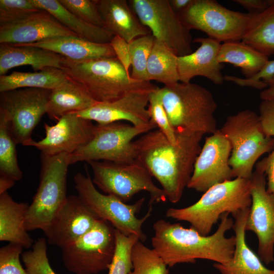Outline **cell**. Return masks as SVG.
Masks as SVG:
<instances>
[{"label": "cell", "mask_w": 274, "mask_h": 274, "mask_svg": "<svg viewBox=\"0 0 274 274\" xmlns=\"http://www.w3.org/2000/svg\"><path fill=\"white\" fill-rule=\"evenodd\" d=\"M175 132V145L158 129L143 134L132 142L135 161L159 182L173 203L180 201L187 187L204 135L186 130Z\"/></svg>", "instance_id": "6da1fadb"}, {"label": "cell", "mask_w": 274, "mask_h": 274, "mask_svg": "<svg viewBox=\"0 0 274 274\" xmlns=\"http://www.w3.org/2000/svg\"><path fill=\"white\" fill-rule=\"evenodd\" d=\"M225 213L220 217L217 230L210 235H202L193 228H184L180 223H171L161 219L153 225V249L170 267L183 263H194L196 259L225 263L232 258L235 236H225L232 228L234 221Z\"/></svg>", "instance_id": "7a4b0ae2"}, {"label": "cell", "mask_w": 274, "mask_h": 274, "mask_svg": "<svg viewBox=\"0 0 274 274\" xmlns=\"http://www.w3.org/2000/svg\"><path fill=\"white\" fill-rule=\"evenodd\" d=\"M60 70L97 102L111 101L129 92H151L158 88L151 82L133 79L117 57L74 61L64 57Z\"/></svg>", "instance_id": "3957f363"}, {"label": "cell", "mask_w": 274, "mask_h": 274, "mask_svg": "<svg viewBox=\"0 0 274 274\" xmlns=\"http://www.w3.org/2000/svg\"><path fill=\"white\" fill-rule=\"evenodd\" d=\"M251 203L250 179L236 178L213 186L190 206L169 208L165 216L188 222L191 227L207 236L223 214L232 215L250 208Z\"/></svg>", "instance_id": "277c9868"}, {"label": "cell", "mask_w": 274, "mask_h": 274, "mask_svg": "<svg viewBox=\"0 0 274 274\" xmlns=\"http://www.w3.org/2000/svg\"><path fill=\"white\" fill-rule=\"evenodd\" d=\"M175 131L213 134L217 130V104L212 93L199 85L178 82L159 89Z\"/></svg>", "instance_id": "5b68a950"}, {"label": "cell", "mask_w": 274, "mask_h": 274, "mask_svg": "<svg viewBox=\"0 0 274 274\" xmlns=\"http://www.w3.org/2000/svg\"><path fill=\"white\" fill-rule=\"evenodd\" d=\"M219 130L231 145L233 178L250 180L259 158L272 150L274 138L264 133L259 115L250 110L228 116Z\"/></svg>", "instance_id": "8992f818"}, {"label": "cell", "mask_w": 274, "mask_h": 274, "mask_svg": "<svg viewBox=\"0 0 274 274\" xmlns=\"http://www.w3.org/2000/svg\"><path fill=\"white\" fill-rule=\"evenodd\" d=\"M68 154L41 153L40 182L25 219L27 231H43L65 202L67 196Z\"/></svg>", "instance_id": "52a82bcc"}, {"label": "cell", "mask_w": 274, "mask_h": 274, "mask_svg": "<svg viewBox=\"0 0 274 274\" xmlns=\"http://www.w3.org/2000/svg\"><path fill=\"white\" fill-rule=\"evenodd\" d=\"M85 171L86 175L77 173L74 176L75 188L83 201L100 219L110 222L124 235H136L141 242H145L147 237L142 226L151 216L152 205L149 204L143 217L137 218L136 215L142 208L144 197L128 204L113 195L101 193L96 189L87 167Z\"/></svg>", "instance_id": "ba28073f"}, {"label": "cell", "mask_w": 274, "mask_h": 274, "mask_svg": "<svg viewBox=\"0 0 274 274\" xmlns=\"http://www.w3.org/2000/svg\"><path fill=\"white\" fill-rule=\"evenodd\" d=\"M87 162L92 168L94 185L125 203L142 191L149 193V204L166 200L162 189L155 185L149 172L136 161L130 163L96 160Z\"/></svg>", "instance_id": "9c48e42d"}, {"label": "cell", "mask_w": 274, "mask_h": 274, "mask_svg": "<svg viewBox=\"0 0 274 274\" xmlns=\"http://www.w3.org/2000/svg\"><path fill=\"white\" fill-rule=\"evenodd\" d=\"M157 128L153 123L135 126L121 122L96 125L93 138L76 152L68 155L69 164L91 160L130 163L135 161L133 140Z\"/></svg>", "instance_id": "30bf717a"}, {"label": "cell", "mask_w": 274, "mask_h": 274, "mask_svg": "<svg viewBox=\"0 0 274 274\" xmlns=\"http://www.w3.org/2000/svg\"><path fill=\"white\" fill-rule=\"evenodd\" d=\"M63 265L74 274H97L109 269L116 249L115 228L99 219L88 232L62 247Z\"/></svg>", "instance_id": "8fae6325"}, {"label": "cell", "mask_w": 274, "mask_h": 274, "mask_svg": "<svg viewBox=\"0 0 274 274\" xmlns=\"http://www.w3.org/2000/svg\"><path fill=\"white\" fill-rule=\"evenodd\" d=\"M178 15L190 30H200L223 43L242 41L252 16L228 9L214 0H193Z\"/></svg>", "instance_id": "7c38bea8"}, {"label": "cell", "mask_w": 274, "mask_h": 274, "mask_svg": "<svg viewBox=\"0 0 274 274\" xmlns=\"http://www.w3.org/2000/svg\"><path fill=\"white\" fill-rule=\"evenodd\" d=\"M51 90L23 88L0 92V115L16 144L32 146L33 130L46 113Z\"/></svg>", "instance_id": "4fadbf2b"}, {"label": "cell", "mask_w": 274, "mask_h": 274, "mask_svg": "<svg viewBox=\"0 0 274 274\" xmlns=\"http://www.w3.org/2000/svg\"><path fill=\"white\" fill-rule=\"evenodd\" d=\"M130 6L155 39L178 56L192 52L190 30L181 22L169 0H130Z\"/></svg>", "instance_id": "5bb4252c"}, {"label": "cell", "mask_w": 274, "mask_h": 274, "mask_svg": "<svg viewBox=\"0 0 274 274\" xmlns=\"http://www.w3.org/2000/svg\"><path fill=\"white\" fill-rule=\"evenodd\" d=\"M251 181L252 203L245 230L258 238V254L269 264L274 260V194L267 190L265 172L261 161L255 165Z\"/></svg>", "instance_id": "9a60e30c"}, {"label": "cell", "mask_w": 274, "mask_h": 274, "mask_svg": "<svg viewBox=\"0 0 274 274\" xmlns=\"http://www.w3.org/2000/svg\"><path fill=\"white\" fill-rule=\"evenodd\" d=\"M231 145L219 129L205 139L187 187L204 192L213 186L233 178L229 163Z\"/></svg>", "instance_id": "2e32d148"}, {"label": "cell", "mask_w": 274, "mask_h": 274, "mask_svg": "<svg viewBox=\"0 0 274 274\" xmlns=\"http://www.w3.org/2000/svg\"><path fill=\"white\" fill-rule=\"evenodd\" d=\"M44 127L45 137L35 141L32 146L42 154L55 155L72 154L87 144L94 136L96 125L76 113H70L63 116L54 125L44 123Z\"/></svg>", "instance_id": "e0dca14e"}, {"label": "cell", "mask_w": 274, "mask_h": 274, "mask_svg": "<svg viewBox=\"0 0 274 274\" xmlns=\"http://www.w3.org/2000/svg\"><path fill=\"white\" fill-rule=\"evenodd\" d=\"M99 219L78 195H70L43 231L48 244L62 248L88 232Z\"/></svg>", "instance_id": "ac0fdd59"}, {"label": "cell", "mask_w": 274, "mask_h": 274, "mask_svg": "<svg viewBox=\"0 0 274 274\" xmlns=\"http://www.w3.org/2000/svg\"><path fill=\"white\" fill-rule=\"evenodd\" d=\"M150 92H129L113 101L98 102L90 108L76 113L98 124L125 120L135 126L146 125L152 122L148 109Z\"/></svg>", "instance_id": "d6986e66"}, {"label": "cell", "mask_w": 274, "mask_h": 274, "mask_svg": "<svg viewBox=\"0 0 274 274\" xmlns=\"http://www.w3.org/2000/svg\"><path fill=\"white\" fill-rule=\"evenodd\" d=\"M60 36H77L44 10L16 23L0 26V44H30Z\"/></svg>", "instance_id": "ffe728a7"}, {"label": "cell", "mask_w": 274, "mask_h": 274, "mask_svg": "<svg viewBox=\"0 0 274 274\" xmlns=\"http://www.w3.org/2000/svg\"><path fill=\"white\" fill-rule=\"evenodd\" d=\"M192 42L199 43V47L188 55L178 57L180 82L189 83L193 78L201 76L215 84H222L224 65L218 60L220 42L209 37L197 38Z\"/></svg>", "instance_id": "44dd1931"}, {"label": "cell", "mask_w": 274, "mask_h": 274, "mask_svg": "<svg viewBox=\"0 0 274 274\" xmlns=\"http://www.w3.org/2000/svg\"><path fill=\"white\" fill-rule=\"evenodd\" d=\"M249 211L247 208L232 215L235 220L232 226L235 249L228 262L213 264L220 274H274V270L266 268L246 243L245 226Z\"/></svg>", "instance_id": "7402d4cb"}, {"label": "cell", "mask_w": 274, "mask_h": 274, "mask_svg": "<svg viewBox=\"0 0 274 274\" xmlns=\"http://www.w3.org/2000/svg\"><path fill=\"white\" fill-rule=\"evenodd\" d=\"M105 28L114 36L130 43L135 39L151 33L141 22L125 0H96Z\"/></svg>", "instance_id": "603a6c76"}, {"label": "cell", "mask_w": 274, "mask_h": 274, "mask_svg": "<svg viewBox=\"0 0 274 274\" xmlns=\"http://www.w3.org/2000/svg\"><path fill=\"white\" fill-rule=\"evenodd\" d=\"M18 45L40 47L74 61L116 57L110 43H97L77 36H60Z\"/></svg>", "instance_id": "cb8c5ba5"}, {"label": "cell", "mask_w": 274, "mask_h": 274, "mask_svg": "<svg viewBox=\"0 0 274 274\" xmlns=\"http://www.w3.org/2000/svg\"><path fill=\"white\" fill-rule=\"evenodd\" d=\"M63 56L52 51L31 46L0 44V76L21 65H30L37 71L46 67L60 69Z\"/></svg>", "instance_id": "d4e9b609"}, {"label": "cell", "mask_w": 274, "mask_h": 274, "mask_svg": "<svg viewBox=\"0 0 274 274\" xmlns=\"http://www.w3.org/2000/svg\"><path fill=\"white\" fill-rule=\"evenodd\" d=\"M97 102L81 84L67 77L51 90L46 114L50 119L57 121L67 114L84 111Z\"/></svg>", "instance_id": "484cf974"}, {"label": "cell", "mask_w": 274, "mask_h": 274, "mask_svg": "<svg viewBox=\"0 0 274 274\" xmlns=\"http://www.w3.org/2000/svg\"><path fill=\"white\" fill-rule=\"evenodd\" d=\"M27 202L14 201L8 192L0 194V241L18 244L23 248L33 246L25 226L29 207Z\"/></svg>", "instance_id": "4316f807"}, {"label": "cell", "mask_w": 274, "mask_h": 274, "mask_svg": "<svg viewBox=\"0 0 274 274\" xmlns=\"http://www.w3.org/2000/svg\"><path fill=\"white\" fill-rule=\"evenodd\" d=\"M43 10H46L63 25L78 37L97 43H110L114 35L104 27L90 24L67 10L58 0H35Z\"/></svg>", "instance_id": "83f0119b"}, {"label": "cell", "mask_w": 274, "mask_h": 274, "mask_svg": "<svg viewBox=\"0 0 274 274\" xmlns=\"http://www.w3.org/2000/svg\"><path fill=\"white\" fill-rule=\"evenodd\" d=\"M221 63H228L239 67L245 78L256 74L269 60L268 57L242 41L221 44L218 55Z\"/></svg>", "instance_id": "f1b7e54d"}, {"label": "cell", "mask_w": 274, "mask_h": 274, "mask_svg": "<svg viewBox=\"0 0 274 274\" xmlns=\"http://www.w3.org/2000/svg\"><path fill=\"white\" fill-rule=\"evenodd\" d=\"M66 78L60 69L51 67L33 73L13 72L8 75L0 76V92L23 88L51 90Z\"/></svg>", "instance_id": "f546056e"}, {"label": "cell", "mask_w": 274, "mask_h": 274, "mask_svg": "<svg viewBox=\"0 0 274 274\" xmlns=\"http://www.w3.org/2000/svg\"><path fill=\"white\" fill-rule=\"evenodd\" d=\"M242 41L268 57L274 54V0L266 10L252 14Z\"/></svg>", "instance_id": "4dcf8cb0"}, {"label": "cell", "mask_w": 274, "mask_h": 274, "mask_svg": "<svg viewBox=\"0 0 274 274\" xmlns=\"http://www.w3.org/2000/svg\"><path fill=\"white\" fill-rule=\"evenodd\" d=\"M178 57L165 44L155 39L147 63V81H158L164 86L179 82Z\"/></svg>", "instance_id": "1f68e13d"}, {"label": "cell", "mask_w": 274, "mask_h": 274, "mask_svg": "<svg viewBox=\"0 0 274 274\" xmlns=\"http://www.w3.org/2000/svg\"><path fill=\"white\" fill-rule=\"evenodd\" d=\"M16 145L5 119L0 115V176L15 182L23 178L17 158Z\"/></svg>", "instance_id": "d6a6232c"}, {"label": "cell", "mask_w": 274, "mask_h": 274, "mask_svg": "<svg viewBox=\"0 0 274 274\" xmlns=\"http://www.w3.org/2000/svg\"><path fill=\"white\" fill-rule=\"evenodd\" d=\"M131 260L132 270L128 274H169L167 265L152 248L140 241L132 248Z\"/></svg>", "instance_id": "836d02e7"}, {"label": "cell", "mask_w": 274, "mask_h": 274, "mask_svg": "<svg viewBox=\"0 0 274 274\" xmlns=\"http://www.w3.org/2000/svg\"><path fill=\"white\" fill-rule=\"evenodd\" d=\"M155 40V38L151 33L138 37L129 43L132 67L130 76L133 79L140 81H148L147 63Z\"/></svg>", "instance_id": "e575fe53"}, {"label": "cell", "mask_w": 274, "mask_h": 274, "mask_svg": "<svg viewBox=\"0 0 274 274\" xmlns=\"http://www.w3.org/2000/svg\"><path fill=\"white\" fill-rule=\"evenodd\" d=\"M116 249L108 274H128L132 269L131 249L140 241L136 235L126 236L115 229Z\"/></svg>", "instance_id": "d590c367"}, {"label": "cell", "mask_w": 274, "mask_h": 274, "mask_svg": "<svg viewBox=\"0 0 274 274\" xmlns=\"http://www.w3.org/2000/svg\"><path fill=\"white\" fill-rule=\"evenodd\" d=\"M42 10L35 0H1L0 26L16 23Z\"/></svg>", "instance_id": "8d00e7d4"}, {"label": "cell", "mask_w": 274, "mask_h": 274, "mask_svg": "<svg viewBox=\"0 0 274 274\" xmlns=\"http://www.w3.org/2000/svg\"><path fill=\"white\" fill-rule=\"evenodd\" d=\"M47 251V241L41 237L31 250L22 253L21 258L28 274H56L50 265Z\"/></svg>", "instance_id": "74e56055"}, {"label": "cell", "mask_w": 274, "mask_h": 274, "mask_svg": "<svg viewBox=\"0 0 274 274\" xmlns=\"http://www.w3.org/2000/svg\"><path fill=\"white\" fill-rule=\"evenodd\" d=\"M159 89L157 88L149 94L148 109L151 121L157 126L171 144L175 145L177 143L176 132L170 123Z\"/></svg>", "instance_id": "f35d334b"}, {"label": "cell", "mask_w": 274, "mask_h": 274, "mask_svg": "<svg viewBox=\"0 0 274 274\" xmlns=\"http://www.w3.org/2000/svg\"><path fill=\"white\" fill-rule=\"evenodd\" d=\"M70 12L79 19L95 26L105 28L96 0H58Z\"/></svg>", "instance_id": "ab89813d"}, {"label": "cell", "mask_w": 274, "mask_h": 274, "mask_svg": "<svg viewBox=\"0 0 274 274\" xmlns=\"http://www.w3.org/2000/svg\"><path fill=\"white\" fill-rule=\"evenodd\" d=\"M23 249L10 243L0 248V274H28L20 260Z\"/></svg>", "instance_id": "60d3db41"}, {"label": "cell", "mask_w": 274, "mask_h": 274, "mask_svg": "<svg viewBox=\"0 0 274 274\" xmlns=\"http://www.w3.org/2000/svg\"><path fill=\"white\" fill-rule=\"evenodd\" d=\"M258 115L264 133L274 138V98L262 100Z\"/></svg>", "instance_id": "b9f144b4"}, {"label": "cell", "mask_w": 274, "mask_h": 274, "mask_svg": "<svg viewBox=\"0 0 274 274\" xmlns=\"http://www.w3.org/2000/svg\"><path fill=\"white\" fill-rule=\"evenodd\" d=\"M116 57L122 64L127 72L131 66L129 43L118 36H114L110 42Z\"/></svg>", "instance_id": "7bdbcfd3"}, {"label": "cell", "mask_w": 274, "mask_h": 274, "mask_svg": "<svg viewBox=\"0 0 274 274\" xmlns=\"http://www.w3.org/2000/svg\"><path fill=\"white\" fill-rule=\"evenodd\" d=\"M260 161L266 176L267 190L274 194V147L269 155Z\"/></svg>", "instance_id": "ee69618b"}, {"label": "cell", "mask_w": 274, "mask_h": 274, "mask_svg": "<svg viewBox=\"0 0 274 274\" xmlns=\"http://www.w3.org/2000/svg\"><path fill=\"white\" fill-rule=\"evenodd\" d=\"M233 2L248 10L249 13L253 14L266 10L273 0H234Z\"/></svg>", "instance_id": "f6af8a7d"}, {"label": "cell", "mask_w": 274, "mask_h": 274, "mask_svg": "<svg viewBox=\"0 0 274 274\" xmlns=\"http://www.w3.org/2000/svg\"><path fill=\"white\" fill-rule=\"evenodd\" d=\"M193 0H169L170 5L177 14L187 8Z\"/></svg>", "instance_id": "bcb514c9"}, {"label": "cell", "mask_w": 274, "mask_h": 274, "mask_svg": "<svg viewBox=\"0 0 274 274\" xmlns=\"http://www.w3.org/2000/svg\"><path fill=\"white\" fill-rule=\"evenodd\" d=\"M260 97L263 100L274 98V77L267 83V87L260 93Z\"/></svg>", "instance_id": "7dc6e473"}, {"label": "cell", "mask_w": 274, "mask_h": 274, "mask_svg": "<svg viewBox=\"0 0 274 274\" xmlns=\"http://www.w3.org/2000/svg\"><path fill=\"white\" fill-rule=\"evenodd\" d=\"M15 182L7 178L0 176V194L7 192L13 187Z\"/></svg>", "instance_id": "c3c4849f"}]
</instances>
